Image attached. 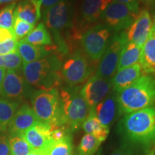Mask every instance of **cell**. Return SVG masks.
Listing matches in <instances>:
<instances>
[{"label": "cell", "mask_w": 155, "mask_h": 155, "mask_svg": "<svg viewBox=\"0 0 155 155\" xmlns=\"http://www.w3.org/2000/svg\"><path fill=\"white\" fill-rule=\"evenodd\" d=\"M127 140L143 146L155 144V106L125 114L119 124Z\"/></svg>", "instance_id": "obj_1"}, {"label": "cell", "mask_w": 155, "mask_h": 155, "mask_svg": "<svg viewBox=\"0 0 155 155\" xmlns=\"http://www.w3.org/2000/svg\"><path fill=\"white\" fill-rule=\"evenodd\" d=\"M119 114H127L155 104V77H139L132 84L116 94Z\"/></svg>", "instance_id": "obj_2"}, {"label": "cell", "mask_w": 155, "mask_h": 155, "mask_svg": "<svg viewBox=\"0 0 155 155\" xmlns=\"http://www.w3.org/2000/svg\"><path fill=\"white\" fill-rule=\"evenodd\" d=\"M61 61L55 55L47 56L30 63H23V76L30 86L39 90L58 88L62 79Z\"/></svg>", "instance_id": "obj_3"}, {"label": "cell", "mask_w": 155, "mask_h": 155, "mask_svg": "<svg viewBox=\"0 0 155 155\" xmlns=\"http://www.w3.org/2000/svg\"><path fill=\"white\" fill-rule=\"evenodd\" d=\"M31 103L40 122L53 128L63 126L61 100L58 88L35 91L31 96Z\"/></svg>", "instance_id": "obj_4"}, {"label": "cell", "mask_w": 155, "mask_h": 155, "mask_svg": "<svg viewBox=\"0 0 155 155\" xmlns=\"http://www.w3.org/2000/svg\"><path fill=\"white\" fill-rule=\"evenodd\" d=\"M78 86L68 87L60 93L63 111V126L71 132L78 130L90 113L89 107Z\"/></svg>", "instance_id": "obj_5"}, {"label": "cell", "mask_w": 155, "mask_h": 155, "mask_svg": "<svg viewBox=\"0 0 155 155\" xmlns=\"http://www.w3.org/2000/svg\"><path fill=\"white\" fill-rule=\"evenodd\" d=\"M42 17L43 23L46 25V28L52 31L60 49L65 53L66 44L62 39L61 33L65 29L71 28L72 20L70 5L63 0L44 12Z\"/></svg>", "instance_id": "obj_6"}, {"label": "cell", "mask_w": 155, "mask_h": 155, "mask_svg": "<svg viewBox=\"0 0 155 155\" xmlns=\"http://www.w3.org/2000/svg\"><path fill=\"white\" fill-rule=\"evenodd\" d=\"M139 12V4L125 5L113 1L107 6L101 17L108 28L119 32L131 26Z\"/></svg>", "instance_id": "obj_7"}, {"label": "cell", "mask_w": 155, "mask_h": 155, "mask_svg": "<svg viewBox=\"0 0 155 155\" xmlns=\"http://www.w3.org/2000/svg\"><path fill=\"white\" fill-rule=\"evenodd\" d=\"M110 29L104 25H96L85 31L81 36L84 53L93 61H100L109 43Z\"/></svg>", "instance_id": "obj_8"}, {"label": "cell", "mask_w": 155, "mask_h": 155, "mask_svg": "<svg viewBox=\"0 0 155 155\" xmlns=\"http://www.w3.org/2000/svg\"><path fill=\"white\" fill-rule=\"evenodd\" d=\"M127 42L125 32H119L114 35L100 59L96 75L104 78H111L113 76L117 70L122 50Z\"/></svg>", "instance_id": "obj_9"}, {"label": "cell", "mask_w": 155, "mask_h": 155, "mask_svg": "<svg viewBox=\"0 0 155 155\" xmlns=\"http://www.w3.org/2000/svg\"><path fill=\"white\" fill-rule=\"evenodd\" d=\"M92 73L86 56L80 50L75 52L61 68L62 78L70 87L78 86L88 80Z\"/></svg>", "instance_id": "obj_10"}, {"label": "cell", "mask_w": 155, "mask_h": 155, "mask_svg": "<svg viewBox=\"0 0 155 155\" xmlns=\"http://www.w3.org/2000/svg\"><path fill=\"white\" fill-rule=\"evenodd\" d=\"M32 88L18 71L7 70L2 86L0 96L7 100H22L32 96Z\"/></svg>", "instance_id": "obj_11"}, {"label": "cell", "mask_w": 155, "mask_h": 155, "mask_svg": "<svg viewBox=\"0 0 155 155\" xmlns=\"http://www.w3.org/2000/svg\"><path fill=\"white\" fill-rule=\"evenodd\" d=\"M111 88V79L104 78L96 75L86 81L81 88L80 92L89 107L95 108L110 94Z\"/></svg>", "instance_id": "obj_12"}, {"label": "cell", "mask_w": 155, "mask_h": 155, "mask_svg": "<svg viewBox=\"0 0 155 155\" xmlns=\"http://www.w3.org/2000/svg\"><path fill=\"white\" fill-rule=\"evenodd\" d=\"M152 25L150 12L147 9L139 12L137 18L128 28L126 33L128 42H131L142 48L150 35Z\"/></svg>", "instance_id": "obj_13"}, {"label": "cell", "mask_w": 155, "mask_h": 155, "mask_svg": "<svg viewBox=\"0 0 155 155\" xmlns=\"http://www.w3.org/2000/svg\"><path fill=\"white\" fill-rule=\"evenodd\" d=\"M53 127L47 124L39 121L25 131L22 137L33 150H50L53 143L51 137Z\"/></svg>", "instance_id": "obj_14"}, {"label": "cell", "mask_w": 155, "mask_h": 155, "mask_svg": "<svg viewBox=\"0 0 155 155\" xmlns=\"http://www.w3.org/2000/svg\"><path fill=\"white\" fill-rule=\"evenodd\" d=\"M39 121L32 108L28 104H24L17 109L9 122L8 132L10 137H20L25 131Z\"/></svg>", "instance_id": "obj_15"}, {"label": "cell", "mask_w": 155, "mask_h": 155, "mask_svg": "<svg viewBox=\"0 0 155 155\" xmlns=\"http://www.w3.org/2000/svg\"><path fill=\"white\" fill-rule=\"evenodd\" d=\"M96 116L101 123L106 127H109L116 117L119 112L116 94H109L94 108Z\"/></svg>", "instance_id": "obj_16"}, {"label": "cell", "mask_w": 155, "mask_h": 155, "mask_svg": "<svg viewBox=\"0 0 155 155\" xmlns=\"http://www.w3.org/2000/svg\"><path fill=\"white\" fill-rule=\"evenodd\" d=\"M141 71L142 69L139 63L118 71V72L111 78L114 91L117 94L129 87L139 77H141Z\"/></svg>", "instance_id": "obj_17"}, {"label": "cell", "mask_w": 155, "mask_h": 155, "mask_svg": "<svg viewBox=\"0 0 155 155\" xmlns=\"http://www.w3.org/2000/svg\"><path fill=\"white\" fill-rule=\"evenodd\" d=\"M41 5L40 0H26L16 6L15 17L21 20L35 25L41 17Z\"/></svg>", "instance_id": "obj_18"}, {"label": "cell", "mask_w": 155, "mask_h": 155, "mask_svg": "<svg viewBox=\"0 0 155 155\" xmlns=\"http://www.w3.org/2000/svg\"><path fill=\"white\" fill-rule=\"evenodd\" d=\"M140 65L144 72H155V24L153 23L148 39L142 46Z\"/></svg>", "instance_id": "obj_19"}, {"label": "cell", "mask_w": 155, "mask_h": 155, "mask_svg": "<svg viewBox=\"0 0 155 155\" xmlns=\"http://www.w3.org/2000/svg\"><path fill=\"white\" fill-rule=\"evenodd\" d=\"M114 0H83L81 7L83 18L87 22H96L102 17L107 6Z\"/></svg>", "instance_id": "obj_20"}, {"label": "cell", "mask_w": 155, "mask_h": 155, "mask_svg": "<svg viewBox=\"0 0 155 155\" xmlns=\"http://www.w3.org/2000/svg\"><path fill=\"white\" fill-rule=\"evenodd\" d=\"M17 53H19L23 63H30L48 56V50L46 48L35 46L25 42L24 40L18 41Z\"/></svg>", "instance_id": "obj_21"}, {"label": "cell", "mask_w": 155, "mask_h": 155, "mask_svg": "<svg viewBox=\"0 0 155 155\" xmlns=\"http://www.w3.org/2000/svg\"><path fill=\"white\" fill-rule=\"evenodd\" d=\"M82 127L86 134L93 135L101 142L106 140L109 133V128L101 123L96 116L94 108H91L88 118Z\"/></svg>", "instance_id": "obj_22"}, {"label": "cell", "mask_w": 155, "mask_h": 155, "mask_svg": "<svg viewBox=\"0 0 155 155\" xmlns=\"http://www.w3.org/2000/svg\"><path fill=\"white\" fill-rule=\"evenodd\" d=\"M141 49L142 48L137 45L131 42H127L120 56L117 66L118 71L139 63L141 58Z\"/></svg>", "instance_id": "obj_23"}, {"label": "cell", "mask_w": 155, "mask_h": 155, "mask_svg": "<svg viewBox=\"0 0 155 155\" xmlns=\"http://www.w3.org/2000/svg\"><path fill=\"white\" fill-rule=\"evenodd\" d=\"M22 40L33 45L40 47L53 45L50 32L43 22L39 23L38 26Z\"/></svg>", "instance_id": "obj_24"}, {"label": "cell", "mask_w": 155, "mask_h": 155, "mask_svg": "<svg viewBox=\"0 0 155 155\" xmlns=\"http://www.w3.org/2000/svg\"><path fill=\"white\" fill-rule=\"evenodd\" d=\"M18 106L17 101L0 98V133L7 130Z\"/></svg>", "instance_id": "obj_25"}, {"label": "cell", "mask_w": 155, "mask_h": 155, "mask_svg": "<svg viewBox=\"0 0 155 155\" xmlns=\"http://www.w3.org/2000/svg\"><path fill=\"white\" fill-rule=\"evenodd\" d=\"M101 144L93 135L86 134L77 149V155H94Z\"/></svg>", "instance_id": "obj_26"}, {"label": "cell", "mask_w": 155, "mask_h": 155, "mask_svg": "<svg viewBox=\"0 0 155 155\" xmlns=\"http://www.w3.org/2000/svg\"><path fill=\"white\" fill-rule=\"evenodd\" d=\"M9 141L10 155H28L33 150L28 143L19 136L9 137Z\"/></svg>", "instance_id": "obj_27"}, {"label": "cell", "mask_w": 155, "mask_h": 155, "mask_svg": "<svg viewBox=\"0 0 155 155\" xmlns=\"http://www.w3.org/2000/svg\"><path fill=\"white\" fill-rule=\"evenodd\" d=\"M49 155H73L71 134L61 141H53L50 147Z\"/></svg>", "instance_id": "obj_28"}, {"label": "cell", "mask_w": 155, "mask_h": 155, "mask_svg": "<svg viewBox=\"0 0 155 155\" xmlns=\"http://www.w3.org/2000/svg\"><path fill=\"white\" fill-rule=\"evenodd\" d=\"M22 64L23 62L17 51L7 55H0V68L18 71L22 69Z\"/></svg>", "instance_id": "obj_29"}, {"label": "cell", "mask_w": 155, "mask_h": 155, "mask_svg": "<svg viewBox=\"0 0 155 155\" xmlns=\"http://www.w3.org/2000/svg\"><path fill=\"white\" fill-rule=\"evenodd\" d=\"M16 3H12L0 11V27L13 32Z\"/></svg>", "instance_id": "obj_30"}, {"label": "cell", "mask_w": 155, "mask_h": 155, "mask_svg": "<svg viewBox=\"0 0 155 155\" xmlns=\"http://www.w3.org/2000/svg\"><path fill=\"white\" fill-rule=\"evenodd\" d=\"M34 25L21 20L15 17V22L13 25V33L17 40L24 39L34 29Z\"/></svg>", "instance_id": "obj_31"}, {"label": "cell", "mask_w": 155, "mask_h": 155, "mask_svg": "<svg viewBox=\"0 0 155 155\" xmlns=\"http://www.w3.org/2000/svg\"><path fill=\"white\" fill-rule=\"evenodd\" d=\"M17 45L18 40L16 39H9L5 42H0V55L17 52Z\"/></svg>", "instance_id": "obj_32"}, {"label": "cell", "mask_w": 155, "mask_h": 155, "mask_svg": "<svg viewBox=\"0 0 155 155\" xmlns=\"http://www.w3.org/2000/svg\"><path fill=\"white\" fill-rule=\"evenodd\" d=\"M0 155H10L9 138L6 136H0Z\"/></svg>", "instance_id": "obj_33"}, {"label": "cell", "mask_w": 155, "mask_h": 155, "mask_svg": "<svg viewBox=\"0 0 155 155\" xmlns=\"http://www.w3.org/2000/svg\"><path fill=\"white\" fill-rule=\"evenodd\" d=\"M9 39H16L12 31L0 27V42H5L6 40H9Z\"/></svg>", "instance_id": "obj_34"}, {"label": "cell", "mask_w": 155, "mask_h": 155, "mask_svg": "<svg viewBox=\"0 0 155 155\" xmlns=\"http://www.w3.org/2000/svg\"><path fill=\"white\" fill-rule=\"evenodd\" d=\"M62 1L63 0H40V5H41V12L43 13L50 7H53Z\"/></svg>", "instance_id": "obj_35"}, {"label": "cell", "mask_w": 155, "mask_h": 155, "mask_svg": "<svg viewBox=\"0 0 155 155\" xmlns=\"http://www.w3.org/2000/svg\"><path fill=\"white\" fill-rule=\"evenodd\" d=\"M50 150H32L28 155H49Z\"/></svg>", "instance_id": "obj_36"}, {"label": "cell", "mask_w": 155, "mask_h": 155, "mask_svg": "<svg viewBox=\"0 0 155 155\" xmlns=\"http://www.w3.org/2000/svg\"><path fill=\"white\" fill-rule=\"evenodd\" d=\"M117 2L125 4V5H137L138 1L137 0H114Z\"/></svg>", "instance_id": "obj_37"}, {"label": "cell", "mask_w": 155, "mask_h": 155, "mask_svg": "<svg viewBox=\"0 0 155 155\" xmlns=\"http://www.w3.org/2000/svg\"><path fill=\"white\" fill-rule=\"evenodd\" d=\"M6 69L3 68H0V91H1L2 86V83L4 81V78H5V76L6 75Z\"/></svg>", "instance_id": "obj_38"}, {"label": "cell", "mask_w": 155, "mask_h": 155, "mask_svg": "<svg viewBox=\"0 0 155 155\" xmlns=\"http://www.w3.org/2000/svg\"><path fill=\"white\" fill-rule=\"evenodd\" d=\"M112 155H129V154H128V153L124 150H119L116 151L115 152L112 154Z\"/></svg>", "instance_id": "obj_39"}, {"label": "cell", "mask_w": 155, "mask_h": 155, "mask_svg": "<svg viewBox=\"0 0 155 155\" xmlns=\"http://www.w3.org/2000/svg\"><path fill=\"white\" fill-rule=\"evenodd\" d=\"M15 1H17V0H0V5L6 3H14Z\"/></svg>", "instance_id": "obj_40"}, {"label": "cell", "mask_w": 155, "mask_h": 155, "mask_svg": "<svg viewBox=\"0 0 155 155\" xmlns=\"http://www.w3.org/2000/svg\"><path fill=\"white\" fill-rule=\"evenodd\" d=\"M147 155H155V152H154V150H152V151H151V152L149 153Z\"/></svg>", "instance_id": "obj_41"}, {"label": "cell", "mask_w": 155, "mask_h": 155, "mask_svg": "<svg viewBox=\"0 0 155 155\" xmlns=\"http://www.w3.org/2000/svg\"><path fill=\"white\" fill-rule=\"evenodd\" d=\"M139 1H144V2H147V1H151V0H139Z\"/></svg>", "instance_id": "obj_42"}, {"label": "cell", "mask_w": 155, "mask_h": 155, "mask_svg": "<svg viewBox=\"0 0 155 155\" xmlns=\"http://www.w3.org/2000/svg\"><path fill=\"white\" fill-rule=\"evenodd\" d=\"M154 24H155V15H154V22H153Z\"/></svg>", "instance_id": "obj_43"}]
</instances>
